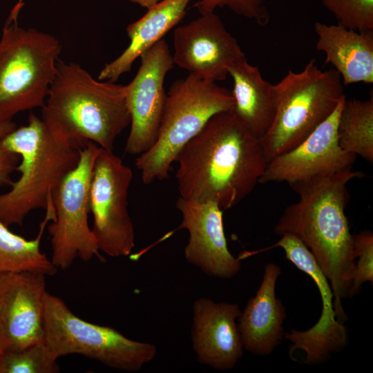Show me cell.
Masks as SVG:
<instances>
[{"label": "cell", "mask_w": 373, "mask_h": 373, "mask_svg": "<svg viewBox=\"0 0 373 373\" xmlns=\"http://www.w3.org/2000/svg\"><path fill=\"white\" fill-rule=\"evenodd\" d=\"M180 197L231 209L255 188L267 160L262 146L230 111L213 115L179 151Z\"/></svg>", "instance_id": "obj_1"}, {"label": "cell", "mask_w": 373, "mask_h": 373, "mask_svg": "<svg viewBox=\"0 0 373 373\" xmlns=\"http://www.w3.org/2000/svg\"><path fill=\"white\" fill-rule=\"evenodd\" d=\"M352 169L290 184L299 200L285 209L274 228L278 235L296 236L311 251L330 283L334 310L343 323L348 318L343 300L350 298L356 259L354 236L345 212L347 184L364 176Z\"/></svg>", "instance_id": "obj_2"}, {"label": "cell", "mask_w": 373, "mask_h": 373, "mask_svg": "<svg viewBox=\"0 0 373 373\" xmlns=\"http://www.w3.org/2000/svg\"><path fill=\"white\" fill-rule=\"evenodd\" d=\"M126 94V85L95 79L79 64L59 60L41 117L80 149L92 142L113 151L131 123Z\"/></svg>", "instance_id": "obj_3"}, {"label": "cell", "mask_w": 373, "mask_h": 373, "mask_svg": "<svg viewBox=\"0 0 373 373\" xmlns=\"http://www.w3.org/2000/svg\"><path fill=\"white\" fill-rule=\"evenodd\" d=\"M1 143L21 158L19 179L0 195V220L6 226H21L28 214L52 204V193L78 164L79 147L53 131L30 112L28 124L15 128Z\"/></svg>", "instance_id": "obj_4"}, {"label": "cell", "mask_w": 373, "mask_h": 373, "mask_svg": "<svg viewBox=\"0 0 373 373\" xmlns=\"http://www.w3.org/2000/svg\"><path fill=\"white\" fill-rule=\"evenodd\" d=\"M344 86L337 71L322 70L315 59L272 84L276 114L259 140L267 162L298 146L325 121L346 97Z\"/></svg>", "instance_id": "obj_5"}, {"label": "cell", "mask_w": 373, "mask_h": 373, "mask_svg": "<svg viewBox=\"0 0 373 373\" xmlns=\"http://www.w3.org/2000/svg\"><path fill=\"white\" fill-rule=\"evenodd\" d=\"M233 104L231 92L215 82L189 74L173 82L166 95L157 140L135 160L143 183L168 178L182 147L213 115L231 110Z\"/></svg>", "instance_id": "obj_6"}, {"label": "cell", "mask_w": 373, "mask_h": 373, "mask_svg": "<svg viewBox=\"0 0 373 373\" xmlns=\"http://www.w3.org/2000/svg\"><path fill=\"white\" fill-rule=\"evenodd\" d=\"M61 51L55 36L6 21L0 38V122L43 107Z\"/></svg>", "instance_id": "obj_7"}, {"label": "cell", "mask_w": 373, "mask_h": 373, "mask_svg": "<svg viewBox=\"0 0 373 373\" xmlns=\"http://www.w3.org/2000/svg\"><path fill=\"white\" fill-rule=\"evenodd\" d=\"M44 343L58 358L80 354L119 370L136 372L157 352L150 343L128 338L115 329L84 321L59 297L45 298Z\"/></svg>", "instance_id": "obj_8"}, {"label": "cell", "mask_w": 373, "mask_h": 373, "mask_svg": "<svg viewBox=\"0 0 373 373\" xmlns=\"http://www.w3.org/2000/svg\"><path fill=\"white\" fill-rule=\"evenodd\" d=\"M99 149L97 144L88 142L81 149L77 166L52 193L55 217L48 231L52 248L50 260L57 269L68 268L77 258L85 262L94 257L103 259L88 220L90 179Z\"/></svg>", "instance_id": "obj_9"}, {"label": "cell", "mask_w": 373, "mask_h": 373, "mask_svg": "<svg viewBox=\"0 0 373 373\" xmlns=\"http://www.w3.org/2000/svg\"><path fill=\"white\" fill-rule=\"evenodd\" d=\"M133 171L113 151L100 147L89 189L92 231L99 251L111 257L129 255L135 246L133 224L128 210Z\"/></svg>", "instance_id": "obj_10"}, {"label": "cell", "mask_w": 373, "mask_h": 373, "mask_svg": "<svg viewBox=\"0 0 373 373\" xmlns=\"http://www.w3.org/2000/svg\"><path fill=\"white\" fill-rule=\"evenodd\" d=\"M281 236L273 245L256 251V253L281 247L285 251V258L307 274L316 285L322 300L318 321L307 330L291 329L290 332L285 333L284 338L291 343L290 356L296 350H303L305 352V364H322L347 345L348 331L344 323L337 318L330 283L311 251L296 236L285 233Z\"/></svg>", "instance_id": "obj_11"}, {"label": "cell", "mask_w": 373, "mask_h": 373, "mask_svg": "<svg viewBox=\"0 0 373 373\" xmlns=\"http://www.w3.org/2000/svg\"><path fill=\"white\" fill-rule=\"evenodd\" d=\"M141 65L126 85L131 129L125 152L139 155L157 140L166 99V74L174 66L166 41L162 39L141 56Z\"/></svg>", "instance_id": "obj_12"}, {"label": "cell", "mask_w": 373, "mask_h": 373, "mask_svg": "<svg viewBox=\"0 0 373 373\" xmlns=\"http://www.w3.org/2000/svg\"><path fill=\"white\" fill-rule=\"evenodd\" d=\"M173 50L174 64L198 78L215 82L224 80L230 68L246 58L237 39L214 12L177 27Z\"/></svg>", "instance_id": "obj_13"}, {"label": "cell", "mask_w": 373, "mask_h": 373, "mask_svg": "<svg viewBox=\"0 0 373 373\" xmlns=\"http://www.w3.org/2000/svg\"><path fill=\"white\" fill-rule=\"evenodd\" d=\"M345 99L301 143L269 160L258 183L290 185L352 168L356 155L342 149L338 139V118Z\"/></svg>", "instance_id": "obj_14"}, {"label": "cell", "mask_w": 373, "mask_h": 373, "mask_svg": "<svg viewBox=\"0 0 373 373\" xmlns=\"http://www.w3.org/2000/svg\"><path fill=\"white\" fill-rule=\"evenodd\" d=\"M46 276L32 271L0 274V332L7 350L44 341Z\"/></svg>", "instance_id": "obj_15"}, {"label": "cell", "mask_w": 373, "mask_h": 373, "mask_svg": "<svg viewBox=\"0 0 373 373\" xmlns=\"http://www.w3.org/2000/svg\"><path fill=\"white\" fill-rule=\"evenodd\" d=\"M175 206L182 216L179 229L189 233L184 248L186 261L208 276L222 279L234 277L240 271L241 263L228 249L220 207L213 202L182 197Z\"/></svg>", "instance_id": "obj_16"}, {"label": "cell", "mask_w": 373, "mask_h": 373, "mask_svg": "<svg viewBox=\"0 0 373 373\" xmlns=\"http://www.w3.org/2000/svg\"><path fill=\"white\" fill-rule=\"evenodd\" d=\"M236 303L197 298L193 305L191 338L198 361L216 370H231L242 357V341L236 320Z\"/></svg>", "instance_id": "obj_17"}, {"label": "cell", "mask_w": 373, "mask_h": 373, "mask_svg": "<svg viewBox=\"0 0 373 373\" xmlns=\"http://www.w3.org/2000/svg\"><path fill=\"white\" fill-rule=\"evenodd\" d=\"M282 271L275 263L265 266L262 280L238 318L244 350L267 356L284 338L285 308L276 296V285Z\"/></svg>", "instance_id": "obj_18"}, {"label": "cell", "mask_w": 373, "mask_h": 373, "mask_svg": "<svg viewBox=\"0 0 373 373\" xmlns=\"http://www.w3.org/2000/svg\"><path fill=\"white\" fill-rule=\"evenodd\" d=\"M316 49L325 55L344 86L373 83V31H359L341 24L315 22Z\"/></svg>", "instance_id": "obj_19"}, {"label": "cell", "mask_w": 373, "mask_h": 373, "mask_svg": "<svg viewBox=\"0 0 373 373\" xmlns=\"http://www.w3.org/2000/svg\"><path fill=\"white\" fill-rule=\"evenodd\" d=\"M191 1L160 0L148 8L141 18L127 26L130 39L128 47L103 67L97 79L116 82L123 74L129 72L137 58L183 19Z\"/></svg>", "instance_id": "obj_20"}, {"label": "cell", "mask_w": 373, "mask_h": 373, "mask_svg": "<svg viewBox=\"0 0 373 373\" xmlns=\"http://www.w3.org/2000/svg\"><path fill=\"white\" fill-rule=\"evenodd\" d=\"M233 79L231 91L234 104L231 111L258 140L271 127L276 114L272 84L247 58L234 64L229 70Z\"/></svg>", "instance_id": "obj_21"}, {"label": "cell", "mask_w": 373, "mask_h": 373, "mask_svg": "<svg viewBox=\"0 0 373 373\" xmlns=\"http://www.w3.org/2000/svg\"><path fill=\"white\" fill-rule=\"evenodd\" d=\"M36 238L31 240L19 236L0 220V274L7 272L32 271L52 276L57 269L41 250L44 229L54 219V211L48 209Z\"/></svg>", "instance_id": "obj_22"}, {"label": "cell", "mask_w": 373, "mask_h": 373, "mask_svg": "<svg viewBox=\"0 0 373 373\" xmlns=\"http://www.w3.org/2000/svg\"><path fill=\"white\" fill-rule=\"evenodd\" d=\"M338 139L345 151L373 162V96L345 99L338 118Z\"/></svg>", "instance_id": "obj_23"}, {"label": "cell", "mask_w": 373, "mask_h": 373, "mask_svg": "<svg viewBox=\"0 0 373 373\" xmlns=\"http://www.w3.org/2000/svg\"><path fill=\"white\" fill-rule=\"evenodd\" d=\"M57 359L44 341L19 351L6 350L0 373H57L60 372Z\"/></svg>", "instance_id": "obj_24"}, {"label": "cell", "mask_w": 373, "mask_h": 373, "mask_svg": "<svg viewBox=\"0 0 373 373\" xmlns=\"http://www.w3.org/2000/svg\"><path fill=\"white\" fill-rule=\"evenodd\" d=\"M338 24L359 31H373V0H321Z\"/></svg>", "instance_id": "obj_25"}, {"label": "cell", "mask_w": 373, "mask_h": 373, "mask_svg": "<svg viewBox=\"0 0 373 373\" xmlns=\"http://www.w3.org/2000/svg\"><path fill=\"white\" fill-rule=\"evenodd\" d=\"M355 267L350 290V298L358 294L364 283H373V234L363 231L354 236Z\"/></svg>", "instance_id": "obj_26"}, {"label": "cell", "mask_w": 373, "mask_h": 373, "mask_svg": "<svg viewBox=\"0 0 373 373\" xmlns=\"http://www.w3.org/2000/svg\"><path fill=\"white\" fill-rule=\"evenodd\" d=\"M193 7L201 15L214 12L218 8H227L238 15L255 21L259 26H266L270 21L265 0H200Z\"/></svg>", "instance_id": "obj_27"}, {"label": "cell", "mask_w": 373, "mask_h": 373, "mask_svg": "<svg viewBox=\"0 0 373 373\" xmlns=\"http://www.w3.org/2000/svg\"><path fill=\"white\" fill-rule=\"evenodd\" d=\"M16 127L12 121L0 122V186L12 185L11 175L19 162V155L6 149L1 143L3 138Z\"/></svg>", "instance_id": "obj_28"}, {"label": "cell", "mask_w": 373, "mask_h": 373, "mask_svg": "<svg viewBox=\"0 0 373 373\" xmlns=\"http://www.w3.org/2000/svg\"><path fill=\"white\" fill-rule=\"evenodd\" d=\"M7 349H8L7 341L5 336H3V334L0 332V365H1L2 356L4 352L7 350Z\"/></svg>", "instance_id": "obj_29"}, {"label": "cell", "mask_w": 373, "mask_h": 373, "mask_svg": "<svg viewBox=\"0 0 373 373\" xmlns=\"http://www.w3.org/2000/svg\"><path fill=\"white\" fill-rule=\"evenodd\" d=\"M131 2L139 4L144 8H149L153 4L157 3L160 0H130Z\"/></svg>", "instance_id": "obj_30"}, {"label": "cell", "mask_w": 373, "mask_h": 373, "mask_svg": "<svg viewBox=\"0 0 373 373\" xmlns=\"http://www.w3.org/2000/svg\"><path fill=\"white\" fill-rule=\"evenodd\" d=\"M21 4H22V0H19V2L17 3V5L15 6V8L12 9L9 17L17 18L18 13L19 12V10L21 7Z\"/></svg>", "instance_id": "obj_31"}]
</instances>
